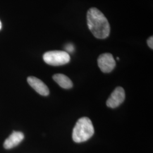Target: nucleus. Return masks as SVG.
Listing matches in <instances>:
<instances>
[{
    "label": "nucleus",
    "mask_w": 153,
    "mask_h": 153,
    "mask_svg": "<svg viewBox=\"0 0 153 153\" xmlns=\"http://www.w3.org/2000/svg\"><path fill=\"white\" fill-rule=\"evenodd\" d=\"M88 27L93 35L100 39L107 38L110 33V25L103 13L97 8L91 7L87 13Z\"/></svg>",
    "instance_id": "1"
},
{
    "label": "nucleus",
    "mask_w": 153,
    "mask_h": 153,
    "mask_svg": "<svg viewBox=\"0 0 153 153\" xmlns=\"http://www.w3.org/2000/svg\"><path fill=\"white\" fill-rule=\"evenodd\" d=\"M94 134V128L91 120L87 117L80 118L74 126L72 138L76 143L85 142Z\"/></svg>",
    "instance_id": "2"
},
{
    "label": "nucleus",
    "mask_w": 153,
    "mask_h": 153,
    "mask_svg": "<svg viewBox=\"0 0 153 153\" xmlns=\"http://www.w3.org/2000/svg\"><path fill=\"white\" fill-rule=\"evenodd\" d=\"M43 58L45 63L52 66L63 65L71 61L69 54L63 51H48L44 53Z\"/></svg>",
    "instance_id": "3"
},
{
    "label": "nucleus",
    "mask_w": 153,
    "mask_h": 153,
    "mask_svg": "<svg viewBox=\"0 0 153 153\" xmlns=\"http://www.w3.org/2000/svg\"><path fill=\"white\" fill-rule=\"evenodd\" d=\"M98 64L101 71L107 73L114 70L116 66V61L112 54L105 53L99 56Z\"/></svg>",
    "instance_id": "4"
},
{
    "label": "nucleus",
    "mask_w": 153,
    "mask_h": 153,
    "mask_svg": "<svg viewBox=\"0 0 153 153\" xmlns=\"http://www.w3.org/2000/svg\"><path fill=\"white\" fill-rule=\"evenodd\" d=\"M126 93L124 88L121 87L116 88L107 100V105L111 108L119 107L125 100Z\"/></svg>",
    "instance_id": "5"
},
{
    "label": "nucleus",
    "mask_w": 153,
    "mask_h": 153,
    "mask_svg": "<svg viewBox=\"0 0 153 153\" xmlns=\"http://www.w3.org/2000/svg\"><path fill=\"white\" fill-rule=\"evenodd\" d=\"M28 84L37 93L43 96H47L49 94V88L44 82L35 76H28L27 78Z\"/></svg>",
    "instance_id": "6"
},
{
    "label": "nucleus",
    "mask_w": 153,
    "mask_h": 153,
    "mask_svg": "<svg viewBox=\"0 0 153 153\" xmlns=\"http://www.w3.org/2000/svg\"><path fill=\"white\" fill-rule=\"evenodd\" d=\"M25 138L23 133L21 131H13L4 143L5 149H11L18 146Z\"/></svg>",
    "instance_id": "7"
},
{
    "label": "nucleus",
    "mask_w": 153,
    "mask_h": 153,
    "mask_svg": "<svg viewBox=\"0 0 153 153\" xmlns=\"http://www.w3.org/2000/svg\"><path fill=\"white\" fill-rule=\"evenodd\" d=\"M53 79L60 87L69 89L73 87V84L71 79L63 74H56L53 76Z\"/></svg>",
    "instance_id": "8"
},
{
    "label": "nucleus",
    "mask_w": 153,
    "mask_h": 153,
    "mask_svg": "<svg viewBox=\"0 0 153 153\" xmlns=\"http://www.w3.org/2000/svg\"><path fill=\"white\" fill-rule=\"evenodd\" d=\"M66 52L67 53L69 52V53H72L74 51V47L73 46V45L71 44H67L65 47Z\"/></svg>",
    "instance_id": "9"
},
{
    "label": "nucleus",
    "mask_w": 153,
    "mask_h": 153,
    "mask_svg": "<svg viewBox=\"0 0 153 153\" xmlns=\"http://www.w3.org/2000/svg\"><path fill=\"white\" fill-rule=\"evenodd\" d=\"M147 43H148L149 47L153 49V37L152 36H150L149 38L147 40Z\"/></svg>",
    "instance_id": "10"
},
{
    "label": "nucleus",
    "mask_w": 153,
    "mask_h": 153,
    "mask_svg": "<svg viewBox=\"0 0 153 153\" xmlns=\"http://www.w3.org/2000/svg\"><path fill=\"white\" fill-rule=\"evenodd\" d=\"M1 28H2V24H1V21H0V30L1 29Z\"/></svg>",
    "instance_id": "11"
}]
</instances>
